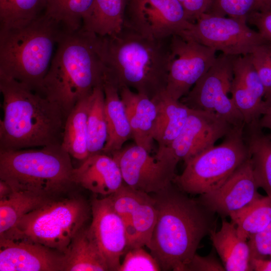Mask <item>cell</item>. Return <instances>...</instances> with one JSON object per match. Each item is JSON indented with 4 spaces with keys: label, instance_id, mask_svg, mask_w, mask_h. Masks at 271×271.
<instances>
[{
    "label": "cell",
    "instance_id": "obj_23",
    "mask_svg": "<svg viewBox=\"0 0 271 271\" xmlns=\"http://www.w3.org/2000/svg\"><path fill=\"white\" fill-rule=\"evenodd\" d=\"M243 137L257 186L271 197V136L257 120L244 124Z\"/></svg>",
    "mask_w": 271,
    "mask_h": 271
},
{
    "label": "cell",
    "instance_id": "obj_12",
    "mask_svg": "<svg viewBox=\"0 0 271 271\" xmlns=\"http://www.w3.org/2000/svg\"><path fill=\"white\" fill-rule=\"evenodd\" d=\"M170 49L165 93L172 99L180 100L211 67L217 51L177 35L171 37Z\"/></svg>",
    "mask_w": 271,
    "mask_h": 271
},
{
    "label": "cell",
    "instance_id": "obj_7",
    "mask_svg": "<svg viewBox=\"0 0 271 271\" xmlns=\"http://www.w3.org/2000/svg\"><path fill=\"white\" fill-rule=\"evenodd\" d=\"M89 210L80 198L52 199L23 215L0 236L39 243L65 254L87 220Z\"/></svg>",
    "mask_w": 271,
    "mask_h": 271
},
{
    "label": "cell",
    "instance_id": "obj_37",
    "mask_svg": "<svg viewBox=\"0 0 271 271\" xmlns=\"http://www.w3.org/2000/svg\"><path fill=\"white\" fill-rule=\"evenodd\" d=\"M248 56L264 86L265 96L271 92V43L264 41Z\"/></svg>",
    "mask_w": 271,
    "mask_h": 271
},
{
    "label": "cell",
    "instance_id": "obj_22",
    "mask_svg": "<svg viewBox=\"0 0 271 271\" xmlns=\"http://www.w3.org/2000/svg\"><path fill=\"white\" fill-rule=\"evenodd\" d=\"M102 87L107 127V139L102 153L109 155L121 149L124 143L132 138V132L118 88L106 75Z\"/></svg>",
    "mask_w": 271,
    "mask_h": 271
},
{
    "label": "cell",
    "instance_id": "obj_45",
    "mask_svg": "<svg viewBox=\"0 0 271 271\" xmlns=\"http://www.w3.org/2000/svg\"><path fill=\"white\" fill-rule=\"evenodd\" d=\"M271 7V0H257L253 11Z\"/></svg>",
    "mask_w": 271,
    "mask_h": 271
},
{
    "label": "cell",
    "instance_id": "obj_38",
    "mask_svg": "<svg viewBox=\"0 0 271 271\" xmlns=\"http://www.w3.org/2000/svg\"><path fill=\"white\" fill-rule=\"evenodd\" d=\"M250 258L267 259L271 257V222L261 231L247 239Z\"/></svg>",
    "mask_w": 271,
    "mask_h": 271
},
{
    "label": "cell",
    "instance_id": "obj_5",
    "mask_svg": "<svg viewBox=\"0 0 271 271\" xmlns=\"http://www.w3.org/2000/svg\"><path fill=\"white\" fill-rule=\"evenodd\" d=\"M66 30L45 13L23 26L0 28V77L14 79L39 92Z\"/></svg>",
    "mask_w": 271,
    "mask_h": 271
},
{
    "label": "cell",
    "instance_id": "obj_10",
    "mask_svg": "<svg viewBox=\"0 0 271 271\" xmlns=\"http://www.w3.org/2000/svg\"><path fill=\"white\" fill-rule=\"evenodd\" d=\"M232 58L224 54L216 57L209 69L180 101L192 109L215 113L238 127L245 123L228 96L233 76Z\"/></svg>",
    "mask_w": 271,
    "mask_h": 271
},
{
    "label": "cell",
    "instance_id": "obj_35",
    "mask_svg": "<svg viewBox=\"0 0 271 271\" xmlns=\"http://www.w3.org/2000/svg\"><path fill=\"white\" fill-rule=\"evenodd\" d=\"M257 0H212L206 13L245 20Z\"/></svg>",
    "mask_w": 271,
    "mask_h": 271
},
{
    "label": "cell",
    "instance_id": "obj_28",
    "mask_svg": "<svg viewBox=\"0 0 271 271\" xmlns=\"http://www.w3.org/2000/svg\"><path fill=\"white\" fill-rule=\"evenodd\" d=\"M157 215L155 199L150 196L129 216L122 218L127 237V250L144 246L148 247L156 223Z\"/></svg>",
    "mask_w": 271,
    "mask_h": 271
},
{
    "label": "cell",
    "instance_id": "obj_25",
    "mask_svg": "<svg viewBox=\"0 0 271 271\" xmlns=\"http://www.w3.org/2000/svg\"><path fill=\"white\" fill-rule=\"evenodd\" d=\"M126 0H94L82 19L81 29L99 36L121 29Z\"/></svg>",
    "mask_w": 271,
    "mask_h": 271
},
{
    "label": "cell",
    "instance_id": "obj_33",
    "mask_svg": "<svg viewBox=\"0 0 271 271\" xmlns=\"http://www.w3.org/2000/svg\"><path fill=\"white\" fill-rule=\"evenodd\" d=\"M93 1L67 0L50 16L60 22L67 30H77L81 28L82 19L90 9Z\"/></svg>",
    "mask_w": 271,
    "mask_h": 271
},
{
    "label": "cell",
    "instance_id": "obj_29",
    "mask_svg": "<svg viewBox=\"0 0 271 271\" xmlns=\"http://www.w3.org/2000/svg\"><path fill=\"white\" fill-rule=\"evenodd\" d=\"M87 133L89 156L102 153L107 139L105 97L102 85L96 87L89 97Z\"/></svg>",
    "mask_w": 271,
    "mask_h": 271
},
{
    "label": "cell",
    "instance_id": "obj_14",
    "mask_svg": "<svg viewBox=\"0 0 271 271\" xmlns=\"http://www.w3.org/2000/svg\"><path fill=\"white\" fill-rule=\"evenodd\" d=\"M191 109V108H190ZM233 126L218 114L191 109L187 119L178 137L167 148L157 151V157L185 164L214 146Z\"/></svg>",
    "mask_w": 271,
    "mask_h": 271
},
{
    "label": "cell",
    "instance_id": "obj_17",
    "mask_svg": "<svg viewBox=\"0 0 271 271\" xmlns=\"http://www.w3.org/2000/svg\"><path fill=\"white\" fill-rule=\"evenodd\" d=\"M1 271L64 270L65 254L39 243L0 239Z\"/></svg>",
    "mask_w": 271,
    "mask_h": 271
},
{
    "label": "cell",
    "instance_id": "obj_9",
    "mask_svg": "<svg viewBox=\"0 0 271 271\" xmlns=\"http://www.w3.org/2000/svg\"><path fill=\"white\" fill-rule=\"evenodd\" d=\"M177 35L232 56L249 55L266 41L245 20L208 13Z\"/></svg>",
    "mask_w": 271,
    "mask_h": 271
},
{
    "label": "cell",
    "instance_id": "obj_42",
    "mask_svg": "<svg viewBox=\"0 0 271 271\" xmlns=\"http://www.w3.org/2000/svg\"><path fill=\"white\" fill-rule=\"evenodd\" d=\"M258 124L262 129H268L271 136V92L264 97L263 110Z\"/></svg>",
    "mask_w": 271,
    "mask_h": 271
},
{
    "label": "cell",
    "instance_id": "obj_11",
    "mask_svg": "<svg viewBox=\"0 0 271 271\" xmlns=\"http://www.w3.org/2000/svg\"><path fill=\"white\" fill-rule=\"evenodd\" d=\"M191 23L178 0H126L123 26L145 37L168 38Z\"/></svg>",
    "mask_w": 271,
    "mask_h": 271
},
{
    "label": "cell",
    "instance_id": "obj_15",
    "mask_svg": "<svg viewBox=\"0 0 271 271\" xmlns=\"http://www.w3.org/2000/svg\"><path fill=\"white\" fill-rule=\"evenodd\" d=\"M92 222L88 232L107 264L118 271L120 258L126 251L127 240L124 221L107 197L94 198L91 204Z\"/></svg>",
    "mask_w": 271,
    "mask_h": 271
},
{
    "label": "cell",
    "instance_id": "obj_19",
    "mask_svg": "<svg viewBox=\"0 0 271 271\" xmlns=\"http://www.w3.org/2000/svg\"><path fill=\"white\" fill-rule=\"evenodd\" d=\"M74 183L97 195L108 196L124 184L113 158L103 153L90 155L73 171Z\"/></svg>",
    "mask_w": 271,
    "mask_h": 271
},
{
    "label": "cell",
    "instance_id": "obj_6",
    "mask_svg": "<svg viewBox=\"0 0 271 271\" xmlns=\"http://www.w3.org/2000/svg\"><path fill=\"white\" fill-rule=\"evenodd\" d=\"M71 158L61 145L0 150V180L13 191L56 198L76 185Z\"/></svg>",
    "mask_w": 271,
    "mask_h": 271
},
{
    "label": "cell",
    "instance_id": "obj_20",
    "mask_svg": "<svg viewBox=\"0 0 271 271\" xmlns=\"http://www.w3.org/2000/svg\"><path fill=\"white\" fill-rule=\"evenodd\" d=\"M124 103L135 144L151 153L157 116L156 102L148 96L127 87L119 89Z\"/></svg>",
    "mask_w": 271,
    "mask_h": 271
},
{
    "label": "cell",
    "instance_id": "obj_2",
    "mask_svg": "<svg viewBox=\"0 0 271 271\" xmlns=\"http://www.w3.org/2000/svg\"><path fill=\"white\" fill-rule=\"evenodd\" d=\"M171 37L153 39L124 26L116 33L97 36V49L106 77L118 90L127 87L155 98L166 89Z\"/></svg>",
    "mask_w": 271,
    "mask_h": 271
},
{
    "label": "cell",
    "instance_id": "obj_41",
    "mask_svg": "<svg viewBox=\"0 0 271 271\" xmlns=\"http://www.w3.org/2000/svg\"><path fill=\"white\" fill-rule=\"evenodd\" d=\"M186 13L188 20L195 22L209 10L212 0H178Z\"/></svg>",
    "mask_w": 271,
    "mask_h": 271
},
{
    "label": "cell",
    "instance_id": "obj_24",
    "mask_svg": "<svg viewBox=\"0 0 271 271\" xmlns=\"http://www.w3.org/2000/svg\"><path fill=\"white\" fill-rule=\"evenodd\" d=\"M152 99L157 106L153 138L160 151L168 148L179 134L191 109L167 95L165 91Z\"/></svg>",
    "mask_w": 271,
    "mask_h": 271
},
{
    "label": "cell",
    "instance_id": "obj_39",
    "mask_svg": "<svg viewBox=\"0 0 271 271\" xmlns=\"http://www.w3.org/2000/svg\"><path fill=\"white\" fill-rule=\"evenodd\" d=\"M222 263L216 255L215 249L213 248L209 254L202 256L197 253L186 265L184 271H224Z\"/></svg>",
    "mask_w": 271,
    "mask_h": 271
},
{
    "label": "cell",
    "instance_id": "obj_27",
    "mask_svg": "<svg viewBox=\"0 0 271 271\" xmlns=\"http://www.w3.org/2000/svg\"><path fill=\"white\" fill-rule=\"evenodd\" d=\"M64 254V270H109L105 260L87 229H82L78 232Z\"/></svg>",
    "mask_w": 271,
    "mask_h": 271
},
{
    "label": "cell",
    "instance_id": "obj_43",
    "mask_svg": "<svg viewBox=\"0 0 271 271\" xmlns=\"http://www.w3.org/2000/svg\"><path fill=\"white\" fill-rule=\"evenodd\" d=\"M250 265L252 270L271 271V257L267 259L250 258Z\"/></svg>",
    "mask_w": 271,
    "mask_h": 271
},
{
    "label": "cell",
    "instance_id": "obj_4",
    "mask_svg": "<svg viewBox=\"0 0 271 271\" xmlns=\"http://www.w3.org/2000/svg\"><path fill=\"white\" fill-rule=\"evenodd\" d=\"M97 35L81 28L61 36L39 93L56 103L67 116L81 99L103 84L105 67L99 54Z\"/></svg>",
    "mask_w": 271,
    "mask_h": 271
},
{
    "label": "cell",
    "instance_id": "obj_8",
    "mask_svg": "<svg viewBox=\"0 0 271 271\" xmlns=\"http://www.w3.org/2000/svg\"><path fill=\"white\" fill-rule=\"evenodd\" d=\"M244 125L233 126L222 142L190 159L173 183L182 191L203 194L221 186L249 158Z\"/></svg>",
    "mask_w": 271,
    "mask_h": 271
},
{
    "label": "cell",
    "instance_id": "obj_3",
    "mask_svg": "<svg viewBox=\"0 0 271 271\" xmlns=\"http://www.w3.org/2000/svg\"><path fill=\"white\" fill-rule=\"evenodd\" d=\"M0 150L61 145L66 116L56 103L12 79L0 77Z\"/></svg>",
    "mask_w": 271,
    "mask_h": 271
},
{
    "label": "cell",
    "instance_id": "obj_1",
    "mask_svg": "<svg viewBox=\"0 0 271 271\" xmlns=\"http://www.w3.org/2000/svg\"><path fill=\"white\" fill-rule=\"evenodd\" d=\"M154 194L158 215L148 248L162 270L184 271L202 239L216 229L215 213L173 184Z\"/></svg>",
    "mask_w": 271,
    "mask_h": 271
},
{
    "label": "cell",
    "instance_id": "obj_36",
    "mask_svg": "<svg viewBox=\"0 0 271 271\" xmlns=\"http://www.w3.org/2000/svg\"><path fill=\"white\" fill-rule=\"evenodd\" d=\"M143 247H137L127 250L118 271L161 270L157 260Z\"/></svg>",
    "mask_w": 271,
    "mask_h": 271
},
{
    "label": "cell",
    "instance_id": "obj_21",
    "mask_svg": "<svg viewBox=\"0 0 271 271\" xmlns=\"http://www.w3.org/2000/svg\"><path fill=\"white\" fill-rule=\"evenodd\" d=\"M209 235L225 270L252 271L247 240L238 235L233 223L223 218L220 229L213 230Z\"/></svg>",
    "mask_w": 271,
    "mask_h": 271
},
{
    "label": "cell",
    "instance_id": "obj_31",
    "mask_svg": "<svg viewBox=\"0 0 271 271\" xmlns=\"http://www.w3.org/2000/svg\"><path fill=\"white\" fill-rule=\"evenodd\" d=\"M50 199L13 191L0 198V236L13 229L23 215Z\"/></svg>",
    "mask_w": 271,
    "mask_h": 271
},
{
    "label": "cell",
    "instance_id": "obj_44",
    "mask_svg": "<svg viewBox=\"0 0 271 271\" xmlns=\"http://www.w3.org/2000/svg\"><path fill=\"white\" fill-rule=\"evenodd\" d=\"M67 0H48L45 13L51 16L54 14Z\"/></svg>",
    "mask_w": 271,
    "mask_h": 271
},
{
    "label": "cell",
    "instance_id": "obj_40",
    "mask_svg": "<svg viewBox=\"0 0 271 271\" xmlns=\"http://www.w3.org/2000/svg\"><path fill=\"white\" fill-rule=\"evenodd\" d=\"M246 22L254 26L263 38L271 43V7L253 11L247 16Z\"/></svg>",
    "mask_w": 271,
    "mask_h": 271
},
{
    "label": "cell",
    "instance_id": "obj_32",
    "mask_svg": "<svg viewBox=\"0 0 271 271\" xmlns=\"http://www.w3.org/2000/svg\"><path fill=\"white\" fill-rule=\"evenodd\" d=\"M48 0H0V28L21 26L45 12Z\"/></svg>",
    "mask_w": 271,
    "mask_h": 271
},
{
    "label": "cell",
    "instance_id": "obj_30",
    "mask_svg": "<svg viewBox=\"0 0 271 271\" xmlns=\"http://www.w3.org/2000/svg\"><path fill=\"white\" fill-rule=\"evenodd\" d=\"M238 235L247 240L271 222V197L261 196L242 210L229 217Z\"/></svg>",
    "mask_w": 271,
    "mask_h": 271
},
{
    "label": "cell",
    "instance_id": "obj_16",
    "mask_svg": "<svg viewBox=\"0 0 271 271\" xmlns=\"http://www.w3.org/2000/svg\"><path fill=\"white\" fill-rule=\"evenodd\" d=\"M249 158L219 188L197 199L206 208L224 218L245 208L262 196Z\"/></svg>",
    "mask_w": 271,
    "mask_h": 271
},
{
    "label": "cell",
    "instance_id": "obj_34",
    "mask_svg": "<svg viewBox=\"0 0 271 271\" xmlns=\"http://www.w3.org/2000/svg\"><path fill=\"white\" fill-rule=\"evenodd\" d=\"M150 196L149 194L135 190L125 184L107 197L116 213L125 218Z\"/></svg>",
    "mask_w": 271,
    "mask_h": 271
},
{
    "label": "cell",
    "instance_id": "obj_18",
    "mask_svg": "<svg viewBox=\"0 0 271 271\" xmlns=\"http://www.w3.org/2000/svg\"><path fill=\"white\" fill-rule=\"evenodd\" d=\"M231 98L245 124L258 120L263 110L265 90L248 55L233 56Z\"/></svg>",
    "mask_w": 271,
    "mask_h": 271
},
{
    "label": "cell",
    "instance_id": "obj_26",
    "mask_svg": "<svg viewBox=\"0 0 271 271\" xmlns=\"http://www.w3.org/2000/svg\"><path fill=\"white\" fill-rule=\"evenodd\" d=\"M90 96L80 100L67 115L61 143L72 158L82 161L89 156L87 116Z\"/></svg>",
    "mask_w": 271,
    "mask_h": 271
},
{
    "label": "cell",
    "instance_id": "obj_13",
    "mask_svg": "<svg viewBox=\"0 0 271 271\" xmlns=\"http://www.w3.org/2000/svg\"><path fill=\"white\" fill-rule=\"evenodd\" d=\"M124 183L147 194H156L170 186L176 176L177 163L153 156L136 144L112 153Z\"/></svg>",
    "mask_w": 271,
    "mask_h": 271
}]
</instances>
